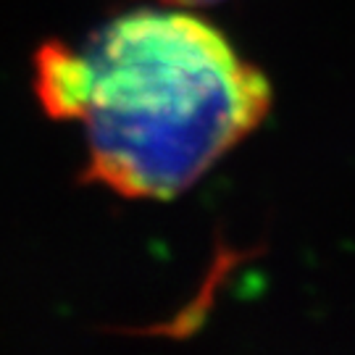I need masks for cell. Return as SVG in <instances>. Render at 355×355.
Instances as JSON below:
<instances>
[{
	"instance_id": "2",
	"label": "cell",
	"mask_w": 355,
	"mask_h": 355,
	"mask_svg": "<svg viewBox=\"0 0 355 355\" xmlns=\"http://www.w3.org/2000/svg\"><path fill=\"white\" fill-rule=\"evenodd\" d=\"M164 3H174V6H205V3H218V0H164Z\"/></svg>"
},
{
	"instance_id": "1",
	"label": "cell",
	"mask_w": 355,
	"mask_h": 355,
	"mask_svg": "<svg viewBox=\"0 0 355 355\" xmlns=\"http://www.w3.org/2000/svg\"><path fill=\"white\" fill-rule=\"evenodd\" d=\"M35 92L48 116L85 127L89 182L145 200L190 190L271 105L263 74L216 26L153 8L82 45L45 42Z\"/></svg>"
}]
</instances>
